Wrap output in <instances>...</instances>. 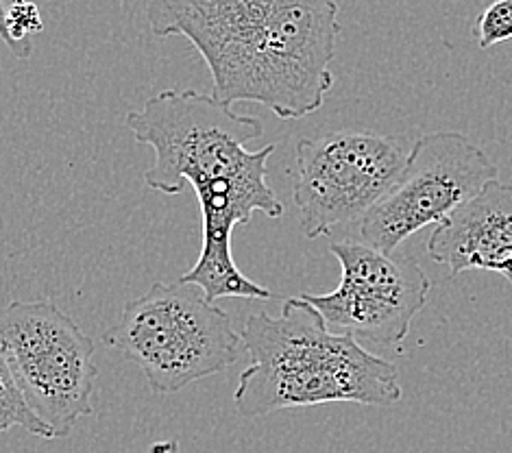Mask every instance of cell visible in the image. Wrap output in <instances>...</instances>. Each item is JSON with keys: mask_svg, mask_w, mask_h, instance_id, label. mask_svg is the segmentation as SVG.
I'll use <instances>...</instances> for the list:
<instances>
[{"mask_svg": "<svg viewBox=\"0 0 512 453\" xmlns=\"http://www.w3.org/2000/svg\"><path fill=\"white\" fill-rule=\"evenodd\" d=\"M157 38L192 42L212 75V99L258 103L279 118L319 112L332 90L340 35L336 0H151Z\"/></svg>", "mask_w": 512, "mask_h": 453, "instance_id": "obj_2", "label": "cell"}, {"mask_svg": "<svg viewBox=\"0 0 512 453\" xmlns=\"http://www.w3.org/2000/svg\"><path fill=\"white\" fill-rule=\"evenodd\" d=\"M340 264V284L325 295L303 292L327 327L336 334L367 338L375 345L395 347L410 334L430 295V277L408 260L377 251L356 240H340L329 247Z\"/></svg>", "mask_w": 512, "mask_h": 453, "instance_id": "obj_8", "label": "cell"}, {"mask_svg": "<svg viewBox=\"0 0 512 453\" xmlns=\"http://www.w3.org/2000/svg\"><path fill=\"white\" fill-rule=\"evenodd\" d=\"M103 342L140 366L153 393L173 395L234 366L242 336L197 286L155 281L142 297L125 303Z\"/></svg>", "mask_w": 512, "mask_h": 453, "instance_id": "obj_4", "label": "cell"}, {"mask_svg": "<svg viewBox=\"0 0 512 453\" xmlns=\"http://www.w3.org/2000/svg\"><path fill=\"white\" fill-rule=\"evenodd\" d=\"M0 353L29 410L66 438L92 414L94 342L51 299L0 303Z\"/></svg>", "mask_w": 512, "mask_h": 453, "instance_id": "obj_5", "label": "cell"}, {"mask_svg": "<svg viewBox=\"0 0 512 453\" xmlns=\"http://www.w3.org/2000/svg\"><path fill=\"white\" fill-rule=\"evenodd\" d=\"M240 336L249 366L234 401L247 419L336 401L388 408L404 395L393 362L332 332L301 295L286 299L279 316H249Z\"/></svg>", "mask_w": 512, "mask_h": 453, "instance_id": "obj_3", "label": "cell"}, {"mask_svg": "<svg viewBox=\"0 0 512 453\" xmlns=\"http://www.w3.org/2000/svg\"><path fill=\"white\" fill-rule=\"evenodd\" d=\"M14 427H20V430L38 438H53L51 430L29 410L27 401L20 395L14 377L7 369L3 353H0V432H9Z\"/></svg>", "mask_w": 512, "mask_h": 453, "instance_id": "obj_10", "label": "cell"}, {"mask_svg": "<svg viewBox=\"0 0 512 453\" xmlns=\"http://www.w3.org/2000/svg\"><path fill=\"white\" fill-rule=\"evenodd\" d=\"M127 127L140 144L151 146L153 166L144 183L155 192L179 194L186 183L197 192L203 244L199 260L181 277V284L197 286L203 297L273 299V292L255 284L240 271L231 253V238L240 225H249L255 212L268 218L284 216V203L268 186V159L277 146L249 151L264 127L255 116L236 114L194 90H164L127 114Z\"/></svg>", "mask_w": 512, "mask_h": 453, "instance_id": "obj_1", "label": "cell"}, {"mask_svg": "<svg viewBox=\"0 0 512 453\" xmlns=\"http://www.w3.org/2000/svg\"><path fill=\"white\" fill-rule=\"evenodd\" d=\"M295 157L292 203L303 236L316 240L360 225L404 170L408 151L380 133L338 129L301 138Z\"/></svg>", "mask_w": 512, "mask_h": 453, "instance_id": "obj_6", "label": "cell"}, {"mask_svg": "<svg viewBox=\"0 0 512 453\" xmlns=\"http://www.w3.org/2000/svg\"><path fill=\"white\" fill-rule=\"evenodd\" d=\"M428 255L449 268V277L491 271L512 286V186L491 181L445 223L436 225Z\"/></svg>", "mask_w": 512, "mask_h": 453, "instance_id": "obj_9", "label": "cell"}, {"mask_svg": "<svg viewBox=\"0 0 512 453\" xmlns=\"http://www.w3.org/2000/svg\"><path fill=\"white\" fill-rule=\"evenodd\" d=\"M497 179V166L478 144L458 131H434L412 144L406 166L362 218L369 247L393 255L428 225H441L458 207Z\"/></svg>", "mask_w": 512, "mask_h": 453, "instance_id": "obj_7", "label": "cell"}, {"mask_svg": "<svg viewBox=\"0 0 512 453\" xmlns=\"http://www.w3.org/2000/svg\"><path fill=\"white\" fill-rule=\"evenodd\" d=\"M20 3V0H0V40H3L7 46H11V35H9V11L14 9V5Z\"/></svg>", "mask_w": 512, "mask_h": 453, "instance_id": "obj_12", "label": "cell"}, {"mask_svg": "<svg viewBox=\"0 0 512 453\" xmlns=\"http://www.w3.org/2000/svg\"><path fill=\"white\" fill-rule=\"evenodd\" d=\"M473 35L482 51L512 40V0H491L478 16Z\"/></svg>", "mask_w": 512, "mask_h": 453, "instance_id": "obj_11", "label": "cell"}]
</instances>
